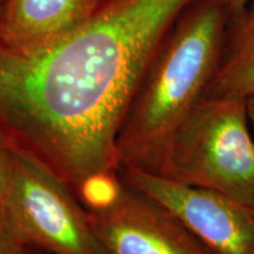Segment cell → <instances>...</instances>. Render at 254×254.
Here are the masks:
<instances>
[{
	"label": "cell",
	"mask_w": 254,
	"mask_h": 254,
	"mask_svg": "<svg viewBox=\"0 0 254 254\" xmlns=\"http://www.w3.org/2000/svg\"><path fill=\"white\" fill-rule=\"evenodd\" d=\"M155 176L254 206V138L246 100L199 101L174 131Z\"/></svg>",
	"instance_id": "obj_3"
},
{
	"label": "cell",
	"mask_w": 254,
	"mask_h": 254,
	"mask_svg": "<svg viewBox=\"0 0 254 254\" xmlns=\"http://www.w3.org/2000/svg\"><path fill=\"white\" fill-rule=\"evenodd\" d=\"M87 212L105 254H213L172 212L123 180L110 205Z\"/></svg>",
	"instance_id": "obj_6"
},
{
	"label": "cell",
	"mask_w": 254,
	"mask_h": 254,
	"mask_svg": "<svg viewBox=\"0 0 254 254\" xmlns=\"http://www.w3.org/2000/svg\"><path fill=\"white\" fill-rule=\"evenodd\" d=\"M254 97V0L231 13L218 65L204 99Z\"/></svg>",
	"instance_id": "obj_8"
},
{
	"label": "cell",
	"mask_w": 254,
	"mask_h": 254,
	"mask_svg": "<svg viewBox=\"0 0 254 254\" xmlns=\"http://www.w3.org/2000/svg\"><path fill=\"white\" fill-rule=\"evenodd\" d=\"M98 0H8L0 11V41L27 49L77 27Z\"/></svg>",
	"instance_id": "obj_7"
},
{
	"label": "cell",
	"mask_w": 254,
	"mask_h": 254,
	"mask_svg": "<svg viewBox=\"0 0 254 254\" xmlns=\"http://www.w3.org/2000/svg\"><path fill=\"white\" fill-rule=\"evenodd\" d=\"M222 1H224V4L227 6V8L230 9L231 13H233V12L243 8L244 6L247 5L251 1H253V0H222Z\"/></svg>",
	"instance_id": "obj_11"
},
{
	"label": "cell",
	"mask_w": 254,
	"mask_h": 254,
	"mask_svg": "<svg viewBox=\"0 0 254 254\" xmlns=\"http://www.w3.org/2000/svg\"><path fill=\"white\" fill-rule=\"evenodd\" d=\"M119 176L172 212L213 254H254V206L142 171L120 170Z\"/></svg>",
	"instance_id": "obj_5"
},
{
	"label": "cell",
	"mask_w": 254,
	"mask_h": 254,
	"mask_svg": "<svg viewBox=\"0 0 254 254\" xmlns=\"http://www.w3.org/2000/svg\"><path fill=\"white\" fill-rule=\"evenodd\" d=\"M12 151L1 217L27 247L51 254H105L87 209L62 178L25 152Z\"/></svg>",
	"instance_id": "obj_4"
},
{
	"label": "cell",
	"mask_w": 254,
	"mask_h": 254,
	"mask_svg": "<svg viewBox=\"0 0 254 254\" xmlns=\"http://www.w3.org/2000/svg\"><path fill=\"white\" fill-rule=\"evenodd\" d=\"M7 1H8V0H0V11H1L2 7H4Z\"/></svg>",
	"instance_id": "obj_13"
},
{
	"label": "cell",
	"mask_w": 254,
	"mask_h": 254,
	"mask_svg": "<svg viewBox=\"0 0 254 254\" xmlns=\"http://www.w3.org/2000/svg\"><path fill=\"white\" fill-rule=\"evenodd\" d=\"M230 9L192 0L165 34L117 139L120 170L159 174L179 124L204 99L217 68Z\"/></svg>",
	"instance_id": "obj_2"
},
{
	"label": "cell",
	"mask_w": 254,
	"mask_h": 254,
	"mask_svg": "<svg viewBox=\"0 0 254 254\" xmlns=\"http://www.w3.org/2000/svg\"><path fill=\"white\" fill-rule=\"evenodd\" d=\"M26 250L0 214V254H27Z\"/></svg>",
	"instance_id": "obj_10"
},
{
	"label": "cell",
	"mask_w": 254,
	"mask_h": 254,
	"mask_svg": "<svg viewBox=\"0 0 254 254\" xmlns=\"http://www.w3.org/2000/svg\"><path fill=\"white\" fill-rule=\"evenodd\" d=\"M192 0H98L77 27L41 45L0 41V141L77 193L119 173L117 139L165 34Z\"/></svg>",
	"instance_id": "obj_1"
},
{
	"label": "cell",
	"mask_w": 254,
	"mask_h": 254,
	"mask_svg": "<svg viewBox=\"0 0 254 254\" xmlns=\"http://www.w3.org/2000/svg\"><path fill=\"white\" fill-rule=\"evenodd\" d=\"M246 109H247V116H249L250 125L252 127L254 132V97L249 98L246 100Z\"/></svg>",
	"instance_id": "obj_12"
},
{
	"label": "cell",
	"mask_w": 254,
	"mask_h": 254,
	"mask_svg": "<svg viewBox=\"0 0 254 254\" xmlns=\"http://www.w3.org/2000/svg\"><path fill=\"white\" fill-rule=\"evenodd\" d=\"M12 176V151L0 141V212L7 194Z\"/></svg>",
	"instance_id": "obj_9"
}]
</instances>
